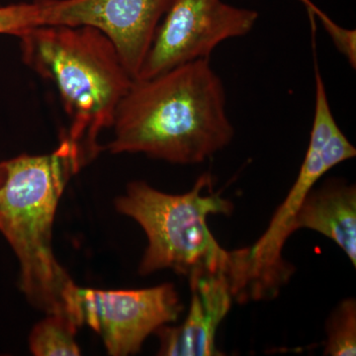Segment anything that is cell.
Instances as JSON below:
<instances>
[{"mask_svg":"<svg viewBox=\"0 0 356 356\" xmlns=\"http://www.w3.org/2000/svg\"><path fill=\"white\" fill-rule=\"evenodd\" d=\"M182 304L172 284L137 290L77 287L67 294V314L77 327L86 325L102 337L110 355L139 353L149 334L175 322Z\"/></svg>","mask_w":356,"mask_h":356,"instance_id":"6","label":"cell"},{"mask_svg":"<svg viewBox=\"0 0 356 356\" xmlns=\"http://www.w3.org/2000/svg\"><path fill=\"white\" fill-rule=\"evenodd\" d=\"M77 327L67 314H48L30 334V350L36 356L81 355L76 341Z\"/></svg>","mask_w":356,"mask_h":356,"instance_id":"11","label":"cell"},{"mask_svg":"<svg viewBox=\"0 0 356 356\" xmlns=\"http://www.w3.org/2000/svg\"><path fill=\"white\" fill-rule=\"evenodd\" d=\"M42 25L90 26L106 35L137 79L172 0H39Z\"/></svg>","mask_w":356,"mask_h":356,"instance_id":"8","label":"cell"},{"mask_svg":"<svg viewBox=\"0 0 356 356\" xmlns=\"http://www.w3.org/2000/svg\"><path fill=\"white\" fill-rule=\"evenodd\" d=\"M40 25L42 11L39 0L0 6V34L19 37L27 30Z\"/></svg>","mask_w":356,"mask_h":356,"instance_id":"13","label":"cell"},{"mask_svg":"<svg viewBox=\"0 0 356 356\" xmlns=\"http://www.w3.org/2000/svg\"><path fill=\"white\" fill-rule=\"evenodd\" d=\"M6 168L0 233L19 261L21 290L40 310L67 314L74 283L54 254L51 236L58 201L70 177L83 168L81 159L63 139L53 153L21 154L6 161Z\"/></svg>","mask_w":356,"mask_h":356,"instance_id":"3","label":"cell"},{"mask_svg":"<svg viewBox=\"0 0 356 356\" xmlns=\"http://www.w3.org/2000/svg\"><path fill=\"white\" fill-rule=\"evenodd\" d=\"M191 302L181 325L159 327V355H224L216 346L217 331L231 310L233 287L224 273H210L189 280Z\"/></svg>","mask_w":356,"mask_h":356,"instance_id":"9","label":"cell"},{"mask_svg":"<svg viewBox=\"0 0 356 356\" xmlns=\"http://www.w3.org/2000/svg\"><path fill=\"white\" fill-rule=\"evenodd\" d=\"M111 128L110 153L144 154L177 165L204 163L235 135L226 89L210 60L133 79Z\"/></svg>","mask_w":356,"mask_h":356,"instance_id":"1","label":"cell"},{"mask_svg":"<svg viewBox=\"0 0 356 356\" xmlns=\"http://www.w3.org/2000/svg\"><path fill=\"white\" fill-rule=\"evenodd\" d=\"M6 175V161L0 163V185L3 184Z\"/></svg>","mask_w":356,"mask_h":356,"instance_id":"16","label":"cell"},{"mask_svg":"<svg viewBox=\"0 0 356 356\" xmlns=\"http://www.w3.org/2000/svg\"><path fill=\"white\" fill-rule=\"evenodd\" d=\"M257 19V11L222 0H172L137 79H149L187 63L210 60L211 54L222 42L250 34Z\"/></svg>","mask_w":356,"mask_h":356,"instance_id":"7","label":"cell"},{"mask_svg":"<svg viewBox=\"0 0 356 356\" xmlns=\"http://www.w3.org/2000/svg\"><path fill=\"white\" fill-rule=\"evenodd\" d=\"M210 175H201L191 191L170 194L145 181L128 185L115 205L142 227L147 247L140 262V275L172 269L188 280L210 273L231 275L233 252L222 248L207 224L210 215H229L233 203L219 194H205Z\"/></svg>","mask_w":356,"mask_h":356,"instance_id":"4","label":"cell"},{"mask_svg":"<svg viewBox=\"0 0 356 356\" xmlns=\"http://www.w3.org/2000/svg\"><path fill=\"white\" fill-rule=\"evenodd\" d=\"M309 229L327 236L356 266V187L331 179L314 187L297 212L293 233Z\"/></svg>","mask_w":356,"mask_h":356,"instance_id":"10","label":"cell"},{"mask_svg":"<svg viewBox=\"0 0 356 356\" xmlns=\"http://www.w3.org/2000/svg\"><path fill=\"white\" fill-rule=\"evenodd\" d=\"M324 355H356V301L343 299L332 312L327 322Z\"/></svg>","mask_w":356,"mask_h":356,"instance_id":"12","label":"cell"},{"mask_svg":"<svg viewBox=\"0 0 356 356\" xmlns=\"http://www.w3.org/2000/svg\"><path fill=\"white\" fill-rule=\"evenodd\" d=\"M304 6L306 7L307 10H308L309 14H310V17H318L321 18L323 15H325V13H323L318 6H316L314 4V2L312 0H299Z\"/></svg>","mask_w":356,"mask_h":356,"instance_id":"15","label":"cell"},{"mask_svg":"<svg viewBox=\"0 0 356 356\" xmlns=\"http://www.w3.org/2000/svg\"><path fill=\"white\" fill-rule=\"evenodd\" d=\"M315 111L310 142L296 180L261 238L236 250V298L266 299L289 280L290 267L282 252L293 234L297 212L321 178L334 166L355 158L356 149L337 125L322 74L315 72Z\"/></svg>","mask_w":356,"mask_h":356,"instance_id":"5","label":"cell"},{"mask_svg":"<svg viewBox=\"0 0 356 356\" xmlns=\"http://www.w3.org/2000/svg\"><path fill=\"white\" fill-rule=\"evenodd\" d=\"M322 22L325 32L332 39L337 50L343 54L348 60L351 67L355 69L356 65V32L355 30L346 29L337 25L327 14L318 18Z\"/></svg>","mask_w":356,"mask_h":356,"instance_id":"14","label":"cell"},{"mask_svg":"<svg viewBox=\"0 0 356 356\" xmlns=\"http://www.w3.org/2000/svg\"><path fill=\"white\" fill-rule=\"evenodd\" d=\"M18 38L25 64L57 88L70 119L64 139L83 166L99 154L98 138L133 77L111 40L90 26L40 25Z\"/></svg>","mask_w":356,"mask_h":356,"instance_id":"2","label":"cell"}]
</instances>
